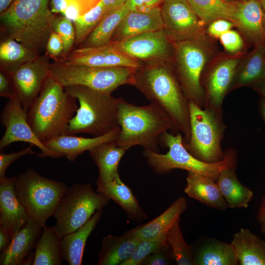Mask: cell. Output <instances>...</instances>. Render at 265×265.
<instances>
[{
	"label": "cell",
	"mask_w": 265,
	"mask_h": 265,
	"mask_svg": "<svg viewBox=\"0 0 265 265\" xmlns=\"http://www.w3.org/2000/svg\"><path fill=\"white\" fill-rule=\"evenodd\" d=\"M134 84L172 119L174 129L184 134V142L190 136L189 101L178 78L165 63L148 64L135 73Z\"/></svg>",
	"instance_id": "1"
},
{
	"label": "cell",
	"mask_w": 265,
	"mask_h": 265,
	"mask_svg": "<svg viewBox=\"0 0 265 265\" xmlns=\"http://www.w3.org/2000/svg\"><path fill=\"white\" fill-rule=\"evenodd\" d=\"M117 118L120 132L116 142L127 150L139 145L144 150L159 153L158 144L160 135L174 129L168 115L153 103L137 106L120 98Z\"/></svg>",
	"instance_id": "2"
},
{
	"label": "cell",
	"mask_w": 265,
	"mask_h": 265,
	"mask_svg": "<svg viewBox=\"0 0 265 265\" xmlns=\"http://www.w3.org/2000/svg\"><path fill=\"white\" fill-rule=\"evenodd\" d=\"M77 100L49 76L27 112L28 124L41 142L66 134L79 107Z\"/></svg>",
	"instance_id": "3"
},
{
	"label": "cell",
	"mask_w": 265,
	"mask_h": 265,
	"mask_svg": "<svg viewBox=\"0 0 265 265\" xmlns=\"http://www.w3.org/2000/svg\"><path fill=\"white\" fill-rule=\"evenodd\" d=\"M49 0H14L0 13V22L9 37L40 53L46 49L55 17Z\"/></svg>",
	"instance_id": "4"
},
{
	"label": "cell",
	"mask_w": 265,
	"mask_h": 265,
	"mask_svg": "<svg viewBox=\"0 0 265 265\" xmlns=\"http://www.w3.org/2000/svg\"><path fill=\"white\" fill-rule=\"evenodd\" d=\"M64 89L79 104L65 134L84 133L100 136L119 127L117 114L120 98L80 85L67 86Z\"/></svg>",
	"instance_id": "5"
},
{
	"label": "cell",
	"mask_w": 265,
	"mask_h": 265,
	"mask_svg": "<svg viewBox=\"0 0 265 265\" xmlns=\"http://www.w3.org/2000/svg\"><path fill=\"white\" fill-rule=\"evenodd\" d=\"M159 140L168 148L166 154H161L147 150L143 152L148 165L158 174L180 169L210 177L216 182L222 170L236 167L237 163V153L233 149L225 151L224 159L219 162H206L198 159L185 147L181 133L174 135L164 132L160 135Z\"/></svg>",
	"instance_id": "6"
},
{
	"label": "cell",
	"mask_w": 265,
	"mask_h": 265,
	"mask_svg": "<svg viewBox=\"0 0 265 265\" xmlns=\"http://www.w3.org/2000/svg\"><path fill=\"white\" fill-rule=\"evenodd\" d=\"M14 188L29 218L43 228L48 218L53 216L67 186L29 168L15 177Z\"/></svg>",
	"instance_id": "7"
},
{
	"label": "cell",
	"mask_w": 265,
	"mask_h": 265,
	"mask_svg": "<svg viewBox=\"0 0 265 265\" xmlns=\"http://www.w3.org/2000/svg\"><path fill=\"white\" fill-rule=\"evenodd\" d=\"M138 69L96 67L56 62L51 64L49 76L64 87L80 85L111 94L121 85H133L134 75Z\"/></svg>",
	"instance_id": "8"
},
{
	"label": "cell",
	"mask_w": 265,
	"mask_h": 265,
	"mask_svg": "<svg viewBox=\"0 0 265 265\" xmlns=\"http://www.w3.org/2000/svg\"><path fill=\"white\" fill-rule=\"evenodd\" d=\"M189 111L190 136L187 142H184L185 147L202 161L212 163L222 160L225 156L221 147L224 131L222 115L190 101Z\"/></svg>",
	"instance_id": "9"
},
{
	"label": "cell",
	"mask_w": 265,
	"mask_h": 265,
	"mask_svg": "<svg viewBox=\"0 0 265 265\" xmlns=\"http://www.w3.org/2000/svg\"><path fill=\"white\" fill-rule=\"evenodd\" d=\"M89 184L77 183L68 187L53 214V227L62 238L83 225L98 210L109 203Z\"/></svg>",
	"instance_id": "10"
},
{
	"label": "cell",
	"mask_w": 265,
	"mask_h": 265,
	"mask_svg": "<svg viewBox=\"0 0 265 265\" xmlns=\"http://www.w3.org/2000/svg\"><path fill=\"white\" fill-rule=\"evenodd\" d=\"M177 59L178 79L189 101L204 108L205 94L201 77L207 53L199 39L175 42Z\"/></svg>",
	"instance_id": "11"
},
{
	"label": "cell",
	"mask_w": 265,
	"mask_h": 265,
	"mask_svg": "<svg viewBox=\"0 0 265 265\" xmlns=\"http://www.w3.org/2000/svg\"><path fill=\"white\" fill-rule=\"evenodd\" d=\"M27 111L22 106L17 98L9 99L0 115V122L5 128L0 140V150L15 142H26L38 147L41 151L40 158H57V156L49 150L37 138L27 119Z\"/></svg>",
	"instance_id": "12"
},
{
	"label": "cell",
	"mask_w": 265,
	"mask_h": 265,
	"mask_svg": "<svg viewBox=\"0 0 265 265\" xmlns=\"http://www.w3.org/2000/svg\"><path fill=\"white\" fill-rule=\"evenodd\" d=\"M160 9L163 28L171 40L199 39L201 23L187 0H165Z\"/></svg>",
	"instance_id": "13"
},
{
	"label": "cell",
	"mask_w": 265,
	"mask_h": 265,
	"mask_svg": "<svg viewBox=\"0 0 265 265\" xmlns=\"http://www.w3.org/2000/svg\"><path fill=\"white\" fill-rule=\"evenodd\" d=\"M51 64L46 57L39 55L8 74L16 97L26 111H27L37 97L49 77Z\"/></svg>",
	"instance_id": "14"
},
{
	"label": "cell",
	"mask_w": 265,
	"mask_h": 265,
	"mask_svg": "<svg viewBox=\"0 0 265 265\" xmlns=\"http://www.w3.org/2000/svg\"><path fill=\"white\" fill-rule=\"evenodd\" d=\"M170 38L164 28L139 34L118 42H112L120 50L148 64L165 63L171 52Z\"/></svg>",
	"instance_id": "15"
},
{
	"label": "cell",
	"mask_w": 265,
	"mask_h": 265,
	"mask_svg": "<svg viewBox=\"0 0 265 265\" xmlns=\"http://www.w3.org/2000/svg\"><path fill=\"white\" fill-rule=\"evenodd\" d=\"M66 64L96 67L139 68L140 62L118 49L112 42L71 51L62 61Z\"/></svg>",
	"instance_id": "16"
},
{
	"label": "cell",
	"mask_w": 265,
	"mask_h": 265,
	"mask_svg": "<svg viewBox=\"0 0 265 265\" xmlns=\"http://www.w3.org/2000/svg\"><path fill=\"white\" fill-rule=\"evenodd\" d=\"M238 60L228 59L217 64L209 73L206 81L204 107L222 115V105L237 71Z\"/></svg>",
	"instance_id": "17"
},
{
	"label": "cell",
	"mask_w": 265,
	"mask_h": 265,
	"mask_svg": "<svg viewBox=\"0 0 265 265\" xmlns=\"http://www.w3.org/2000/svg\"><path fill=\"white\" fill-rule=\"evenodd\" d=\"M43 228L29 219L13 236L8 247L0 256V265H19L31 263L27 259L30 252L36 247Z\"/></svg>",
	"instance_id": "18"
},
{
	"label": "cell",
	"mask_w": 265,
	"mask_h": 265,
	"mask_svg": "<svg viewBox=\"0 0 265 265\" xmlns=\"http://www.w3.org/2000/svg\"><path fill=\"white\" fill-rule=\"evenodd\" d=\"M120 132L118 127L106 134L92 138H85L75 135L63 134L44 143L45 146L58 158L66 157L73 162L86 151L106 142L116 141Z\"/></svg>",
	"instance_id": "19"
},
{
	"label": "cell",
	"mask_w": 265,
	"mask_h": 265,
	"mask_svg": "<svg viewBox=\"0 0 265 265\" xmlns=\"http://www.w3.org/2000/svg\"><path fill=\"white\" fill-rule=\"evenodd\" d=\"M14 179L15 177L0 179V225L13 237L29 219L15 194Z\"/></svg>",
	"instance_id": "20"
},
{
	"label": "cell",
	"mask_w": 265,
	"mask_h": 265,
	"mask_svg": "<svg viewBox=\"0 0 265 265\" xmlns=\"http://www.w3.org/2000/svg\"><path fill=\"white\" fill-rule=\"evenodd\" d=\"M163 28L160 7L145 11H130L118 26L110 41H121Z\"/></svg>",
	"instance_id": "21"
},
{
	"label": "cell",
	"mask_w": 265,
	"mask_h": 265,
	"mask_svg": "<svg viewBox=\"0 0 265 265\" xmlns=\"http://www.w3.org/2000/svg\"><path fill=\"white\" fill-rule=\"evenodd\" d=\"M97 191L118 204L132 220L140 222L147 218L131 189L121 180L119 174L111 179L96 181Z\"/></svg>",
	"instance_id": "22"
},
{
	"label": "cell",
	"mask_w": 265,
	"mask_h": 265,
	"mask_svg": "<svg viewBox=\"0 0 265 265\" xmlns=\"http://www.w3.org/2000/svg\"><path fill=\"white\" fill-rule=\"evenodd\" d=\"M185 193L203 205L220 211L227 208L216 182L212 178L188 172Z\"/></svg>",
	"instance_id": "23"
},
{
	"label": "cell",
	"mask_w": 265,
	"mask_h": 265,
	"mask_svg": "<svg viewBox=\"0 0 265 265\" xmlns=\"http://www.w3.org/2000/svg\"><path fill=\"white\" fill-rule=\"evenodd\" d=\"M235 25L257 44L265 43V16L258 0L238 2Z\"/></svg>",
	"instance_id": "24"
},
{
	"label": "cell",
	"mask_w": 265,
	"mask_h": 265,
	"mask_svg": "<svg viewBox=\"0 0 265 265\" xmlns=\"http://www.w3.org/2000/svg\"><path fill=\"white\" fill-rule=\"evenodd\" d=\"M187 206L186 200L184 197H180L159 216L129 231L141 240L166 237L168 231L185 212Z\"/></svg>",
	"instance_id": "25"
},
{
	"label": "cell",
	"mask_w": 265,
	"mask_h": 265,
	"mask_svg": "<svg viewBox=\"0 0 265 265\" xmlns=\"http://www.w3.org/2000/svg\"><path fill=\"white\" fill-rule=\"evenodd\" d=\"M140 241L129 231L120 236L109 235L104 237L97 265H121L132 256Z\"/></svg>",
	"instance_id": "26"
},
{
	"label": "cell",
	"mask_w": 265,
	"mask_h": 265,
	"mask_svg": "<svg viewBox=\"0 0 265 265\" xmlns=\"http://www.w3.org/2000/svg\"><path fill=\"white\" fill-rule=\"evenodd\" d=\"M239 265H265V240L241 228L230 243Z\"/></svg>",
	"instance_id": "27"
},
{
	"label": "cell",
	"mask_w": 265,
	"mask_h": 265,
	"mask_svg": "<svg viewBox=\"0 0 265 265\" xmlns=\"http://www.w3.org/2000/svg\"><path fill=\"white\" fill-rule=\"evenodd\" d=\"M103 209L97 211L81 227L62 238L63 260L70 265H81L86 240L100 221Z\"/></svg>",
	"instance_id": "28"
},
{
	"label": "cell",
	"mask_w": 265,
	"mask_h": 265,
	"mask_svg": "<svg viewBox=\"0 0 265 265\" xmlns=\"http://www.w3.org/2000/svg\"><path fill=\"white\" fill-rule=\"evenodd\" d=\"M235 169L234 167L222 170L216 183L228 208H246L253 197V192L240 182Z\"/></svg>",
	"instance_id": "29"
},
{
	"label": "cell",
	"mask_w": 265,
	"mask_h": 265,
	"mask_svg": "<svg viewBox=\"0 0 265 265\" xmlns=\"http://www.w3.org/2000/svg\"><path fill=\"white\" fill-rule=\"evenodd\" d=\"M193 256L196 265H238L231 244L215 238L203 240Z\"/></svg>",
	"instance_id": "30"
},
{
	"label": "cell",
	"mask_w": 265,
	"mask_h": 265,
	"mask_svg": "<svg viewBox=\"0 0 265 265\" xmlns=\"http://www.w3.org/2000/svg\"><path fill=\"white\" fill-rule=\"evenodd\" d=\"M127 150L113 141L102 143L89 151L99 169L97 181H108L118 173L119 162Z\"/></svg>",
	"instance_id": "31"
},
{
	"label": "cell",
	"mask_w": 265,
	"mask_h": 265,
	"mask_svg": "<svg viewBox=\"0 0 265 265\" xmlns=\"http://www.w3.org/2000/svg\"><path fill=\"white\" fill-rule=\"evenodd\" d=\"M62 237L53 227L45 225L35 247L32 265H62Z\"/></svg>",
	"instance_id": "32"
},
{
	"label": "cell",
	"mask_w": 265,
	"mask_h": 265,
	"mask_svg": "<svg viewBox=\"0 0 265 265\" xmlns=\"http://www.w3.org/2000/svg\"><path fill=\"white\" fill-rule=\"evenodd\" d=\"M201 23L206 24L220 19L235 24L238 2L223 0H187Z\"/></svg>",
	"instance_id": "33"
},
{
	"label": "cell",
	"mask_w": 265,
	"mask_h": 265,
	"mask_svg": "<svg viewBox=\"0 0 265 265\" xmlns=\"http://www.w3.org/2000/svg\"><path fill=\"white\" fill-rule=\"evenodd\" d=\"M130 12L125 4L106 14L84 40L83 47H96L109 43L118 26Z\"/></svg>",
	"instance_id": "34"
},
{
	"label": "cell",
	"mask_w": 265,
	"mask_h": 265,
	"mask_svg": "<svg viewBox=\"0 0 265 265\" xmlns=\"http://www.w3.org/2000/svg\"><path fill=\"white\" fill-rule=\"evenodd\" d=\"M39 55L11 37L2 41L0 44V66L1 70L7 74Z\"/></svg>",
	"instance_id": "35"
},
{
	"label": "cell",
	"mask_w": 265,
	"mask_h": 265,
	"mask_svg": "<svg viewBox=\"0 0 265 265\" xmlns=\"http://www.w3.org/2000/svg\"><path fill=\"white\" fill-rule=\"evenodd\" d=\"M257 45L240 70L236 72L233 80L236 86L255 83L265 79V43Z\"/></svg>",
	"instance_id": "36"
},
{
	"label": "cell",
	"mask_w": 265,
	"mask_h": 265,
	"mask_svg": "<svg viewBox=\"0 0 265 265\" xmlns=\"http://www.w3.org/2000/svg\"><path fill=\"white\" fill-rule=\"evenodd\" d=\"M178 218L166 235L174 260L178 265H193L194 259L191 248L186 243L182 233Z\"/></svg>",
	"instance_id": "37"
},
{
	"label": "cell",
	"mask_w": 265,
	"mask_h": 265,
	"mask_svg": "<svg viewBox=\"0 0 265 265\" xmlns=\"http://www.w3.org/2000/svg\"><path fill=\"white\" fill-rule=\"evenodd\" d=\"M105 15V8L100 0L95 7L73 22L76 44L84 41Z\"/></svg>",
	"instance_id": "38"
},
{
	"label": "cell",
	"mask_w": 265,
	"mask_h": 265,
	"mask_svg": "<svg viewBox=\"0 0 265 265\" xmlns=\"http://www.w3.org/2000/svg\"><path fill=\"white\" fill-rule=\"evenodd\" d=\"M167 241L166 237L141 240L132 256L121 265H138L160 245Z\"/></svg>",
	"instance_id": "39"
},
{
	"label": "cell",
	"mask_w": 265,
	"mask_h": 265,
	"mask_svg": "<svg viewBox=\"0 0 265 265\" xmlns=\"http://www.w3.org/2000/svg\"><path fill=\"white\" fill-rule=\"evenodd\" d=\"M73 21L62 16L54 18L53 30L62 38L64 43L63 53L69 52L75 42V31Z\"/></svg>",
	"instance_id": "40"
},
{
	"label": "cell",
	"mask_w": 265,
	"mask_h": 265,
	"mask_svg": "<svg viewBox=\"0 0 265 265\" xmlns=\"http://www.w3.org/2000/svg\"><path fill=\"white\" fill-rule=\"evenodd\" d=\"M100 0H66V7L61 14L73 22L95 7Z\"/></svg>",
	"instance_id": "41"
},
{
	"label": "cell",
	"mask_w": 265,
	"mask_h": 265,
	"mask_svg": "<svg viewBox=\"0 0 265 265\" xmlns=\"http://www.w3.org/2000/svg\"><path fill=\"white\" fill-rule=\"evenodd\" d=\"M174 260L171 249L165 242L148 256L140 264L144 265H168Z\"/></svg>",
	"instance_id": "42"
},
{
	"label": "cell",
	"mask_w": 265,
	"mask_h": 265,
	"mask_svg": "<svg viewBox=\"0 0 265 265\" xmlns=\"http://www.w3.org/2000/svg\"><path fill=\"white\" fill-rule=\"evenodd\" d=\"M32 146L31 144L24 149L15 153H0V179L6 177V169L13 162L24 156L35 154L32 149Z\"/></svg>",
	"instance_id": "43"
},
{
	"label": "cell",
	"mask_w": 265,
	"mask_h": 265,
	"mask_svg": "<svg viewBox=\"0 0 265 265\" xmlns=\"http://www.w3.org/2000/svg\"><path fill=\"white\" fill-rule=\"evenodd\" d=\"M224 48L229 52L235 53L243 47V40L240 35L236 31L230 30L219 37Z\"/></svg>",
	"instance_id": "44"
},
{
	"label": "cell",
	"mask_w": 265,
	"mask_h": 265,
	"mask_svg": "<svg viewBox=\"0 0 265 265\" xmlns=\"http://www.w3.org/2000/svg\"><path fill=\"white\" fill-rule=\"evenodd\" d=\"M46 49L47 53L52 57L57 58L63 53L64 43L61 36L53 31L47 43Z\"/></svg>",
	"instance_id": "45"
},
{
	"label": "cell",
	"mask_w": 265,
	"mask_h": 265,
	"mask_svg": "<svg viewBox=\"0 0 265 265\" xmlns=\"http://www.w3.org/2000/svg\"><path fill=\"white\" fill-rule=\"evenodd\" d=\"M165 0H127L126 4L130 11L150 10L162 3Z\"/></svg>",
	"instance_id": "46"
},
{
	"label": "cell",
	"mask_w": 265,
	"mask_h": 265,
	"mask_svg": "<svg viewBox=\"0 0 265 265\" xmlns=\"http://www.w3.org/2000/svg\"><path fill=\"white\" fill-rule=\"evenodd\" d=\"M235 24L231 21L223 19L212 22L208 28V33L212 36L219 37L221 35L231 29Z\"/></svg>",
	"instance_id": "47"
},
{
	"label": "cell",
	"mask_w": 265,
	"mask_h": 265,
	"mask_svg": "<svg viewBox=\"0 0 265 265\" xmlns=\"http://www.w3.org/2000/svg\"><path fill=\"white\" fill-rule=\"evenodd\" d=\"M0 95L8 99L16 97L15 87L10 76L2 71L0 73Z\"/></svg>",
	"instance_id": "48"
},
{
	"label": "cell",
	"mask_w": 265,
	"mask_h": 265,
	"mask_svg": "<svg viewBox=\"0 0 265 265\" xmlns=\"http://www.w3.org/2000/svg\"><path fill=\"white\" fill-rule=\"evenodd\" d=\"M127 0H101L105 11V15L124 5Z\"/></svg>",
	"instance_id": "49"
},
{
	"label": "cell",
	"mask_w": 265,
	"mask_h": 265,
	"mask_svg": "<svg viewBox=\"0 0 265 265\" xmlns=\"http://www.w3.org/2000/svg\"><path fill=\"white\" fill-rule=\"evenodd\" d=\"M257 219L259 224L261 232L265 237V194L262 197L260 208L257 215Z\"/></svg>",
	"instance_id": "50"
},
{
	"label": "cell",
	"mask_w": 265,
	"mask_h": 265,
	"mask_svg": "<svg viewBox=\"0 0 265 265\" xmlns=\"http://www.w3.org/2000/svg\"><path fill=\"white\" fill-rule=\"evenodd\" d=\"M13 236L3 226L0 225V251L2 252L9 245Z\"/></svg>",
	"instance_id": "51"
},
{
	"label": "cell",
	"mask_w": 265,
	"mask_h": 265,
	"mask_svg": "<svg viewBox=\"0 0 265 265\" xmlns=\"http://www.w3.org/2000/svg\"><path fill=\"white\" fill-rule=\"evenodd\" d=\"M51 11L53 13H62L66 8V0H51Z\"/></svg>",
	"instance_id": "52"
},
{
	"label": "cell",
	"mask_w": 265,
	"mask_h": 265,
	"mask_svg": "<svg viewBox=\"0 0 265 265\" xmlns=\"http://www.w3.org/2000/svg\"><path fill=\"white\" fill-rule=\"evenodd\" d=\"M255 88L262 95L265 99V79L262 80L255 85Z\"/></svg>",
	"instance_id": "53"
},
{
	"label": "cell",
	"mask_w": 265,
	"mask_h": 265,
	"mask_svg": "<svg viewBox=\"0 0 265 265\" xmlns=\"http://www.w3.org/2000/svg\"><path fill=\"white\" fill-rule=\"evenodd\" d=\"M14 0H0V13L4 12Z\"/></svg>",
	"instance_id": "54"
},
{
	"label": "cell",
	"mask_w": 265,
	"mask_h": 265,
	"mask_svg": "<svg viewBox=\"0 0 265 265\" xmlns=\"http://www.w3.org/2000/svg\"><path fill=\"white\" fill-rule=\"evenodd\" d=\"M259 106L261 113L265 122V99L263 97L260 100Z\"/></svg>",
	"instance_id": "55"
},
{
	"label": "cell",
	"mask_w": 265,
	"mask_h": 265,
	"mask_svg": "<svg viewBox=\"0 0 265 265\" xmlns=\"http://www.w3.org/2000/svg\"><path fill=\"white\" fill-rule=\"evenodd\" d=\"M261 5L265 16V0H258Z\"/></svg>",
	"instance_id": "56"
},
{
	"label": "cell",
	"mask_w": 265,
	"mask_h": 265,
	"mask_svg": "<svg viewBox=\"0 0 265 265\" xmlns=\"http://www.w3.org/2000/svg\"><path fill=\"white\" fill-rule=\"evenodd\" d=\"M223 0L227 1H230V0Z\"/></svg>",
	"instance_id": "57"
},
{
	"label": "cell",
	"mask_w": 265,
	"mask_h": 265,
	"mask_svg": "<svg viewBox=\"0 0 265 265\" xmlns=\"http://www.w3.org/2000/svg\"></svg>",
	"instance_id": "58"
}]
</instances>
